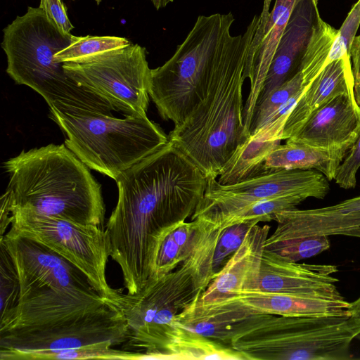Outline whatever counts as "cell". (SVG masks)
<instances>
[{"label": "cell", "mask_w": 360, "mask_h": 360, "mask_svg": "<svg viewBox=\"0 0 360 360\" xmlns=\"http://www.w3.org/2000/svg\"><path fill=\"white\" fill-rule=\"evenodd\" d=\"M115 181L118 200L105 230L110 257L120 267L124 288L134 294L153 277L166 234L195 212L207 179L169 141Z\"/></svg>", "instance_id": "obj_1"}, {"label": "cell", "mask_w": 360, "mask_h": 360, "mask_svg": "<svg viewBox=\"0 0 360 360\" xmlns=\"http://www.w3.org/2000/svg\"><path fill=\"white\" fill-rule=\"evenodd\" d=\"M260 22L255 15L243 34L231 35L215 63L205 97L169 134V141L208 179H217L245 141L243 85L249 49Z\"/></svg>", "instance_id": "obj_2"}, {"label": "cell", "mask_w": 360, "mask_h": 360, "mask_svg": "<svg viewBox=\"0 0 360 360\" xmlns=\"http://www.w3.org/2000/svg\"><path fill=\"white\" fill-rule=\"evenodd\" d=\"M4 165L9 175L6 193L11 212L23 209L103 227L101 186L65 143L22 150Z\"/></svg>", "instance_id": "obj_3"}, {"label": "cell", "mask_w": 360, "mask_h": 360, "mask_svg": "<svg viewBox=\"0 0 360 360\" xmlns=\"http://www.w3.org/2000/svg\"><path fill=\"white\" fill-rule=\"evenodd\" d=\"M49 110L65 136V146L89 169L115 181L169 142V136L147 115L117 118L60 101Z\"/></svg>", "instance_id": "obj_4"}, {"label": "cell", "mask_w": 360, "mask_h": 360, "mask_svg": "<svg viewBox=\"0 0 360 360\" xmlns=\"http://www.w3.org/2000/svg\"><path fill=\"white\" fill-rule=\"evenodd\" d=\"M72 36L61 32L39 7L28 6L3 30L6 72L16 84L40 94L49 106L60 101L110 115L107 103L70 79L63 63L55 60Z\"/></svg>", "instance_id": "obj_5"}, {"label": "cell", "mask_w": 360, "mask_h": 360, "mask_svg": "<svg viewBox=\"0 0 360 360\" xmlns=\"http://www.w3.org/2000/svg\"><path fill=\"white\" fill-rule=\"evenodd\" d=\"M360 318L255 314L238 323L231 346L245 360H348Z\"/></svg>", "instance_id": "obj_6"}, {"label": "cell", "mask_w": 360, "mask_h": 360, "mask_svg": "<svg viewBox=\"0 0 360 360\" xmlns=\"http://www.w3.org/2000/svg\"><path fill=\"white\" fill-rule=\"evenodd\" d=\"M234 20L231 12L199 15L173 56L151 70L150 97L164 120L178 126L202 102Z\"/></svg>", "instance_id": "obj_7"}, {"label": "cell", "mask_w": 360, "mask_h": 360, "mask_svg": "<svg viewBox=\"0 0 360 360\" xmlns=\"http://www.w3.org/2000/svg\"><path fill=\"white\" fill-rule=\"evenodd\" d=\"M191 274L180 265L150 278L138 292L116 289L105 299L123 315L129 329L127 349L142 352L145 359H165L167 347L176 328V317L202 293Z\"/></svg>", "instance_id": "obj_8"}, {"label": "cell", "mask_w": 360, "mask_h": 360, "mask_svg": "<svg viewBox=\"0 0 360 360\" xmlns=\"http://www.w3.org/2000/svg\"><path fill=\"white\" fill-rule=\"evenodd\" d=\"M66 75L112 110L124 116L146 115L151 70L146 50L138 44L63 63Z\"/></svg>", "instance_id": "obj_9"}, {"label": "cell", "mask_w": 360, "mask_h": 360, "mask_svg": "<svg viewBox=\"0 0 360 360\" xmlns=\"http://www.w3.org/2000/svg\"><path fill=\"white\" fill-rule=\"evenodd\" d=\"M11 226L75 265L105 299L115 295L116 289L108 285L105 276L110 244L103 227L79 224L23 209L12 210Z\"/></svg>", "instance_id": "obj_10"}, {"label": "cell", "mask_w": 360, "mask_h": 360, "mask_svg": "<svg viewBox=\"0 0 360 360\" xmlns=\"http://www.w3.org/2000/svg\"><path fill=\"white\" fill-rule=\"evenodd\" d=\"M129 338L123 315L107 302L96 311L58 324L1 332L0 359L15 353L69 350L104 343L114 347Z\"/></svg>", "instance_id": "obj_11"}, {"label": "cell", "mask_w": 360, "mask_h": 360, "mask_svg": "<svg viewBox=\"0 0 360 360\" xmlns=\"http://www.w3.org/2000/svg\"><path fill=\"white\" fill-rule=\"evenodd\" d=\"M330 186L327 178L314 169H280L231 185L208 179L203 198L191 217L216 218L255 202L301 196L324 198Z\"/></svg>", "instance_id": "obj_12"}, {"label": "cell", "mask_w": 360, "mask_h": 360, "mask_svg": "<svg viewBox=\"0 0 360 360\" xmlns=\"http://www.w3.org/2000/svg\"><path fill=\"white\" fill-rule=\"evenodd\" d=\"M0 240L17 269L20 295L44 286L77 294H98L79 268L35 239L11 228Z\"/></svg>", "instance_id": "obj_13"}, {"label": "cell", "mask_w": 360, "mask_h": 360, "mask_svg": "<svg viewBox=\"0 0 360 360\" xmlns=\"http://www.w3.org/2000/svg\"><path fill=\"white\" fill-rule=\"evenodd\" d=\"M300 0H264L260 22L252 41L245 68L250 89L243 109L244 136L250 128L268 70L296 4Z\"/></svg>", "instance_id": "obj_14"}, {"label": "cell", "mask_w": 360, "mask_h": 360, "mask_svg": "<svg viewBox=\"0 0 360 360\" xmlns=\"http://www.w3.org/2000/svg\"><path fill=\"white\" fill-rule=\"evenodd\" d=\"M105 305V298L99 294H77L48 286L32 288L20 295L12 319L0 333L58 324Z\"/></svg>", "instance_id": "obj_15"}, {"label": "cell", "mask_w": 360, "mask_h": 360, "mask_svg": "<svg viewBox=\"0 0 360 360\" xmlns=\"http://www.w3.org/2000/svg\"><path fill=\"white\" fill-rule=\"evenodd\" d=\"M191 220L195 231L189 253L181 265L203 292L239 248L249 229L259 223L243 222L222 229L201 217Z\"/></svg>", "instance_id": "obj_16"}, {"label": "cell", "mask_w": 360, "mask_h": 360, "mask_svg": "<svg viewBox=\"0 0 360 360\" xmlns=\"http://www.w3.org/2000/svg\"><path fill=\"white\" fill-rule=\"evenodd\" d=\"M322 21L317 0H300L296 4L268 70L257 106L300 70Z\"/></svg>", "instance_id": "obj_17"}, {"label": "cell", "mask_w": 360, "mask_h": 360, "mask_svg": "<svg viewBox=\"0 0 360 360\" xmlns=\"http://www.w3.org/2000/svg\"><path fill=\"white\" fill-rule=\"evenodd\" d=\"M269 231V226L258 224L249 229L239 248L199 296V303L228 302L243 293L259 290L264 243Z\"/></svg>", "instance_id": "obj_18"}, {"label": "cell", "mask_w": 360, "mask_h": 360, "mask_svg": "<svg viewBox=\"0 0 360 360\" xmlns=\"http://www.w3.org/2000/svg\"><path fill=\"white\" fill-rule=\"evenodd\" d=\"M338 271L335 265L299 264L264 250L259 290L342 298L335 285L338 279L332 276Z\"/></svg>", "instance_id": "obj_19"}, {"label": "cell", "mask_w": 360, "mask_h": 360, "mask_svg": "<svg viewBox=\"0 0 360 360\" xmlns=\"http://www.w3.org/2000/svg\"><path fill=\"white\" fill-rule=\"evenodd\" d=\"M360 135V106L355 95L340 94L316 109L286 141L320 148H350Z\"/></svg>", "instance_id": "obj_20"}, {"label": "cell", "mask_w": 360, "mask_h": 360, "mask_svg": "<svg viewBox=\"0 0 360 360\" xmlns=\"http://www.w3.org/2000/svg\"><path fill=\"white\" fill-rule=\"evenodd\" d=\"M274 221L276 228L265 243L333 235L360 238V212H340L330 206L311 210L293 208L277 212Z\"/></svg>", "instance_id": "obj_21"}, {"label": "cell", "mask_w": 360, "mask_h": 360, "mask_svg": "<svg viewBox=\"0 0 360 360\" xmlns=\"http://www.w3.org/2000/svg\"><path fill=\"white\" fill-rule=\"evenodd\" d=\"M350 58L328 63L302 94L285 122L283 140L293 136L316 109L340 94H354Z\"/></svg>", "instance_id": "obj_22"}, {"label": "cell", "mask_w": 360, "mask_h": 360, "mask_svg": "<svg viewBox=\"0 0 360 360\" xmlns=\"http://www.w3.org/2000/svg\"><path fill=\"white\" fill-rule=\"evenodd\" d=\"M235 300H238L257 314L306 317L349 316L347 311L349 302L345 297L297 295L255 290L243 293Z\"/></svg>", "instance_id": "obj_23"}, {"label": "cell", "mask_w": 360, "mask_h": 360, "mask_svg": "<svg viewBox=\"0 0 360 360\" xmlns=\"http://www.w3.org/2000/svg\"><path fill=\"white\" fill-rule=\"evenodd\" d=\"M198 297L176 317V322L227 345L231 346L236 326L257 314L238 300L202 304Z\"/></svg>", "instance_id": "obj_24"}, {"label": "cell", "mask_w": 360, "mask_h": 360, "mask_svg": "<svg viewBox=\"0 0 360 360\" xmlns=\"http://www.w3.org/2000/svg\"><path fill=\"white\" fill-rule=\"evenodd\" d=\"M349 150L345 147L320 148L286 141L267 155L263 164L264 174L280 169H316L328 181L335 180Z\"/></svg>", "instance_id": "obj_25"}, {"label": "cell", "mask_w": 360, "mask_h": 360, "mask_svg": "<svg viewBox=\"0 0 360 360\" xmlns=\"http://www.w3.org/2000/svg\"><path fill=\"white\" fill-rule=\"evenodd\" d=\"M165 359L245 360V356L227 345L176 322L174 335L165 352Z\"/></svg>", "instance_id": "obj_26"}, {"label": "cell", "mask_w": 360, "mask_h": 360, "mask_svg": "<svg viewBox=\"0 0 360 360\" xmlns=\"http://www.w3.org/2000/svg\"><path fill=\"white\" fill-rule=\"evenodd\" d=\"M194 231L193 220L181 221L169 231L159 248L153 277L175 270L185 261L190 251Z\"/></svg>", "instance_id": "obj_27"}, {"label": "cell", "mask_w": 360, "mask_h": 360, "mask_svg": "<svg viewBox=\"0 0 360 360\" xmlns=\"http://www.w3.org/2000/svg\"><path fill=\"white\" fill-rule=\"evenodd\" d=\"M304 200L305 198L301 196H288L264 200L216 218H203L222 229L243 222L270 221L274 219L277 212L296 208V206Z\"/></svg>", "instance_id": "obj_28"}, {"label": "cell", "mask_w": 360, "mask_h": 360, "mask_svg": "<svg viewBox=\"0 0 360 360\" xmlns=\"http://www.w3.org/2000/svg\"><path fill=\"white\" fill-rule=\"evenodd\" d=\"M143 359L145 354L140 352L113 349L109 343H104L78 349L60 351H42L15 353L8 356L5 360L14 359Z\"/></svg>", "instance_id": "obj_29"}, {"label": "cell", "mask_w": 360, "mask_h": 360, "mask_svg": "<svg viewBox=\"0 0 360 360\" xmlns=\"http://www.w3.org/2000/svg\"><path fill=\"white\" fill-rule=\"evenodd\" d=\"M20 299L17 269L4 243L0 240V328L12 319Z\"/></svg>", "instance_id": "obj_30"}, {"label": "cell", "mask_w": 360, "mask_h": 360, "mask_svg": "<svg viewBox=\"0 0 360 360\" xmlns=\"http://www.w3.org/2000/svg\"><path fill=\"white\" fill-rule=\"evenodd\" d=\"M131 43L125 37L115 36H72L69 46L55 55L59 63H68L98 53L125 47Z\"/></svg>", "instance_id": "obj_31"}, {"label": "cell", "mask_w": 360, "mask_h": 360, "mask_svg": "<svg viewBox=\"0 0 360 360\" xmlns=\"http://www.w3.org/2000/svg\"><path fill=\"white\" fill-rule=\"evenodd\" d=\"M330 245L328 236H318L264 243V250L287 261L297 262L327 250Z\"/></svg>", "instance_id": "obj_32"}, {"label": "cell", "mask_w": 360, "mask_h": 360, "mask_svg": "<svg viewBox=\"0 0 360 360\" xmlns=\"http://www.w3.org/2000/svg\"><path fill=\"white\" fill-rule=\"evenodd\" d=\"M307 86L304 84L302 74L300 70L291 79L271 91L256 107L251 124L250 135L260 129L270 117L292 96Z\"/></svg>", "instance_id": "obj_33"}, {"label": "cell", "mask_w": 360, "mask_h": 360, "mask_svg": "<svg viewBox=\"0 0 360 360\" xmlns=\"http://www.w3.org/2000/svg\"><path fill=\"white\" fill-rule=\"evenodd\" d=\"M360 25V0L352 6L331 45L327 64L345 58H351V49Z\"/></svg>", "instance_id": "obj_34"}, {"label": "cell", "mask_w": 360, "mask_h": 360, "mask_svg": "<svg viewBox=\"0 0 360 360\" xmlns=\"http://www.w3.org/2000/svg\"><path fill=\"white\" fill-rule=\"evenodd\" d=\"M359 168L360 135L339 167L335 178V182L345 189L354 188L356 184V174Z\"/></svg>", "instance_id": "obj_35"}, {"label": "cell", "mask_w": 360, "mask_h": 360, "mask_svg": "<svg viewBox=\"0 0 360 360\" xmlns=\"http://www.w3.org/2000/svg\"><path fill=\"white\" fill-rule=\"evenodd\" d=\"M39 7L63 33L69 34L74 29L63 0H40Z\"/></svg>", "instance_id": "obj_36"}, {"label": "cell", "mask_w": 360, "mask_h": 360, "mask_svg": "<svg viewBox=\"0 0 360 360\" xmlns=\"http://www.w3.org/2000/svg\"><path fill=\"white\" fill-rule=\"evenodd\" d=\"M350 55L352 60L354 94L356 102L360 106V35L354 38Z\"/></svg>", "instance_id": "obj_37"}, {"label": "cell", "mask_w": 360, "mask_h": 360, "mask_svg": "<svg viewBox=\"0 0 360 360\" xmlns=\"http://www.w3.org/2000/svg\"><path fill=\"white\" fill-rule=\"evenodd\" d=\"M349 316L360 318V297L352 302H349L347 308Z\"/></svg>", "instance_id": "obj_38"}, {"label": "cell", "mask_w": 360, "mask_h": 360, "mask_svg": "<svg viewBox=\"0 0 360 360\" xmlns=\"http://www.w3.org/2000/svg\"><path fill=\"white\" fill-rule=\"evenodd\" d=\"M156 10L166 7L173 0H150Z\"/></svg>", "instance_id": "obj_39"}, {"label": "cell", "mask_w": 360, "mask_h": 360, "mask_svg": "<svg viewBox=\"0 0 360 360\" xmlns=\"http://www.w3.org/2000/svg\"><path fill=\"white\" fill-rule=\"evenodd\" d=\"M97 4H99L103 0H94Z\"/></svg>", "instance_id": "obj_40"}]
</instances>
